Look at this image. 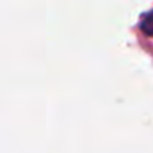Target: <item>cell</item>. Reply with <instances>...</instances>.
Segmentation results:
<instances>
[{"instance_id": "obj_1", "label": "cell", "mask_w": 153, "mask_h": 153, "mask_svg": "<svg viewBox=\"0 0 153 153\" xmlns=\"http://www.w3.org/2000/svg\"><path fill=\"white\" fill-rule=\"evenodd\" d=\"M140 28H142V31L145 35L153 36V10L146 12V13L143 15L142 22H140Z\"/></svg>"}]
</instances>
